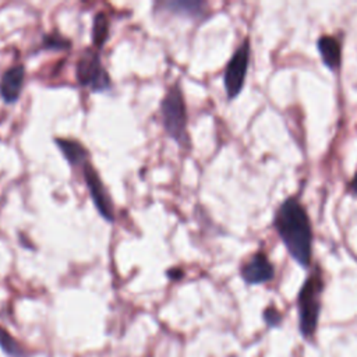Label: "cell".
I'll use <instances>...</instances> for the list:
<instances>
[{
    "mask_svg": "<svg viewBox=\"0 0 357 357\" xmlns=\"http://www.w3.org/2000/svg\"><path fill=\"white\" fill-rule=\"evenodd\" d=\"M272 225L291 259L308 268L312 257V226L307 209L297 197H287L276 208Z\"/></svg>",
    "mask_w": 357,
    "mask_h": 357,
    "instance_id": "cell-1",
    "label": "cell"
},
{
    "mask_svg": "<svg viewBox=\"0 0 357 357\" xmlns=\"http://www.w3.org/2000/svg\"><path fill=\"white\" fill-rule=\"evenodd\" d=\"M324 291V279L321 269L317 266L300 287L297 296L298 325L305 339H311L317 331L321 312V296Z\"/></svg>",
    "mask_w": 357,
    "mask_h": 357,
    "instance_id": "cell-2",
    "label": "cell"
},
{
    "mask_svg": "<svg viewBox=\"0 0 357 357\" xmlns=\"http://www.w3.org/2000/svg\"><path fill=\"white\" fill-rule=\"evenodd\" d=\"M160 117L165 132L180 146H190L187 132V107L180 85L176 82L169 86L160 100Z\"/></svg>",
    "mask_w": 357,
    "mask_h": 357,
    "instance_id": "cell-3",
    "label": "cell"
},
{
    "mask_svg": "<svg viewBox=\"0 0 357 357\" xmlns=\"http://www.w3.org/2000/svg\"><path fill=\"white\" fill-rule=\"evenodd\" d=\"M75 79L81 86L88 88L92 92L110 89L112 78L102 64L99 50L86 47L81 52L75 63Z\"/></svg>",
    "mask_w": 357,
    "mask_h": 357,
    "instance_id": "cell-4",
    "label": "cell"
},
{
    "mask_svg": "<svg viewBox=\"0 0 357 357\" xmlns=\"http://www.w3.org/2000/svg\"><path fill=\"white\" fill-rule=\"evenodd\" d=\"M251 57L250 38L245 36L227 61L223 73V86L229 100H233L243 91Z\"/></svg>",
    "mask_w": 357,
    "mask_h": 357,
    "instance_id": "cell-5",
    "label": "cell"
},
{
    "mask_svg": "<svg viewBox=\"0 0 357 357\" xmlns=\"http://www.w3.org/2000/svg\"><path fill=\"white\" fill-rule=\"evenodd\" d=\"M82 176L85 185L88 188V192L93 201V205L98 211V213L107 222H114V205L113 199L102 181L98 170L93 167L91 162H88L82 167Z\"/></svg>",
    "mask_w": 357,
    "mask_h": 357,
    "instance_id": "cell-6",
    "label": "cell"
},
{
    "mask_svg": "<svg viewBox=\"0 0 357 357\" xmlns=\"http://www.w3.org/2000/svg\"><path fill=\"white\" fill-rule=\"evenodd\" d=\"M240 276L247 284H261L273 279L275 268L264 251H257L241 265Z\"/></svg>",
    "mask_w": 357,
    "mask_h": 357,
    "instance_id": "cell-7",
    "label": "cell"
},
{
    "mask_svg": "<svg viewBox=\"0 0 357 357\" xmlns=\"http://www.w3.org/2000/svg\"><path fill=\"white\" fill-rule=\"evenodd\" d=\"M25 82V68L22 64H14L7 68L0 77V96L1 99L11 105L15 103L22 92Z\"/></svg>",
    "mask_w": 357,
    "mask_h": 357,
    "instance_id": "cell-8",
    "label": "cell"
},
{
    "mask_svg": "<svg viewBox=\"0 0 357 357\" xmlns=\"http://www.w3.org/2000/svg\"><path fill=\"white\" fill-rule=\"evenodd\" d=\"M317 49L322 63L331 71H337L342 64V45L333 35H321L317 40Z\"/></svg>",
    "mask_w": 357,
    "mask_h": 357,
    "instance_id": "cell-9",
    "label": "cell"
},
{
    "mask_svg": "<svg viewBox=\"0 0 357 357\" xmlns=\"http://www.w3.org/2000/svg\"><path fill=\"white\" fill-rule=\"evenodd\" d=\"M54 142L71 167L82 170V167L91 162L89 151L79 141L71 138H56Z\"/></svg>",
    "mask_w": 357,
    "mask_h": 357,
    "instance_id": "cell-10",
    "label": "cell"
},
{
    "mask_svg": "<svg viewBox=\"0 0 357 357\" xmlns=\"http://www.w3.org/2000/svg\"><path fill=\"white\" fill-rule=\"evenodd\" d=\"M160 7L163 11L180 15V17H188V18H202L206 14V3L205 1H160L156 3L155 7Z\"/></svg>",
    "mask_w": 357,
    "mask_h": 357,
    "instance_id": "cell-11",
    "label": "cell"
},
{
    "mask_svg": "<svg viewBox=\"0 0 357 357\" xmlns=\"http://www.w3.org/2000/svg\"><path fill=\"white\" fill-rule=\"evenodd\" d=\"M109 32H110V22L109 18L105 13H98L93 17L92 22V47L96 50H100L106 40L109 39Z\"/></svg>",
    "mask_w": 357,
    "mask_h": 357,
    "instance_id": "cell-12",
    "label": "cell"
},
{
    "mask_svg": "<svg viewBox=\"0 0 357 357\" xmlns=\"http://www.w3.org/2000/svg\"><path fill=\"white\" fill-rule=\"evenodd\" d=\"M0 347L8 357H26V353L21 347V344L1 326H0Z\"/></svg>",
    "mask_w": 357,
    "mask_h": 357,
    "instance_id": "cell-13",
    "label": "cell"
},
{
    "mask_svg": "<svg viewBox=\"0 0 357 357\" xmlns=\"http://www.w3.org/2000/svg\"><path fill=\"white\" fill-rule=\"evenodd\" d=\"M70 47H71V42L66 36L57 32L45 33L42 38V43L39 46V49H45V50H67Z\"/></svg>",
    "mask_w": 357,
    "mask_h": 357,
    "instance_id": "cell-14",
    "label": "cell"
},
{
    "mask_svg": "<svg viewBox=\"0 0 357 357\" xmlns=\"http://www.w3.org/2000/svg\"><path fill=\"white\" fill-rule=\"evenodd\" d=\"M280 319H282V315H280V312L273 305H269V307H266L264 310V321L266 322L268 326L279 325Z\"/></svg>",
    "mask_w": 357,
    "mask_h": 357,
    "instance_id": "cell-15",
    "label": "cell"
},
{
    "mask_svg": "<svg viewBox=\"0 0 357 357\" xmlns=\"http://www.w3.org/2000/svg\"><path fill=\"white\" fill-rule=\"evenodd\" d=\"M347 192L353 197H357V172L351 177V180L347 183Z\"/></svg>",
    "mask_w": 357,
    "mask_h": 357,
    "instance_id": "cell-16",
    "label": "cell"
},
{
    "mask_svg": "<svg viewBox=\"0 0 357 357\" xmlns=\"http://www.w3.org/2000/svg\"><path fill=\"white\" fill-rule=\"evenodd\" d=\"M167 275H169L170 278L177 279V278H181V276H183V272H181L180 269H170V271L167 272Z\"/></svg>",
    "mask_w": 357,
    "mask_h": 357,
    "instance_id": "cell-17",
    "label": "cell"
}]
</instances>
